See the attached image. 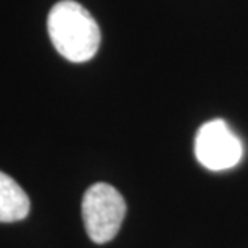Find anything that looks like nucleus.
Wrapping results in <instances>:
<instances>
[{
    "mask_svg": "<svg viewBox=\"0 0 248 248\" xmlns=\"http://www.w3.org/2000/svg\"><path fill=\"white\" fill-rule=\"evenodd\" d=\"M48 36L57 52L68 62L84 63L100 47V28L93 16L74 0L55 3L47 18Z\"/></svg>",
    "mask_w": 248,
    "mask_h": 248,
    "instance_id": "nucleus-1",
    "label": "nucleus"
},
{
    "mask_svg": "<svg viewBox=\"0 0 248 248\" xmlns=\"http://www.w3.org/2000/svg\"><path fill=\"white\" fill-rule=\"evenodd\" d=\"M244 155L240 139L231 131L226 121L205 123L195 136V156L210 171H224L237 166Z\"/></svg>",
    "mask_w": 248,
    "mask_h": 248,
    "instance_id": "nucleus-3",
    "label": "nucleus"
},
{
    "mask_svg": "<svg viewBox=\"0 0 248 248\" xmlns=\"http://www.w3.org/2000/svg\"><path fill=\"white\" fill-rule=\"evenodd\" d=\"M28 193L18 182L0 171V222H16L29 215Z\"/></svg>",
    "mask_w": 248,
    "mask_h": 248,
    "instance_id": "nucleus-4",
    "label": "nucleus"
},
{
    "mask_svg": "<svg viewBox=\"0 0 248 248\" xmlns=\"http://www.w3.org/2000/svg\"><path fill=\"white\" fill-rule=\"evenodd\" d=\"M82 219L87 235L95 244H107L120 232L126 216V202L110 184L97 182L82 198Z\"/></svg>",
    "mask_w": 248,
    "mask_h": 248,
    "instance_id": "nucleus-2",
    "label": "nucleus"
}]
</instances>
